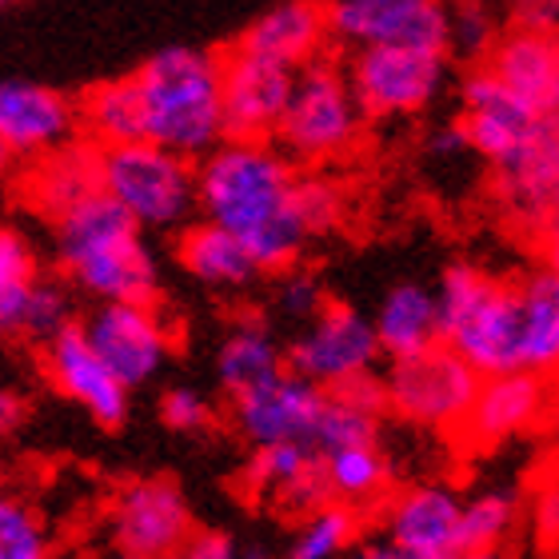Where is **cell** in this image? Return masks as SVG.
<instances>
[{"label":"cell","mask_w":559,"mask_h":559,"mask_svg":"<svg viewBox=\"0 0 559 559\" xmlns=\"http://www.w3.org/2000/svg\"><path fill=\"white\" fill-rule=\"evenodd\" d=\"M0 559H48V527L33 503L0 500Z\"/></svg>","instance_id":"obj_35"},{"label":"cell","mask_w":559,"mask_h":559,"mask_svg":"<svg viewBox=\"0 0 559 559\" xmlns=\"http://www.w3.org/2000/svg\"><path fill=\"white\" fill-rule=\"evenodd\" d=\"M460 527H464V500L443 484H419L388 500V539L419 559L455 556Z\"/></svg>","instance_id":"obj_20"},{"label":"cell","mask_w":559,"mask_h":559,"mask_svg":"<svg viewBox=\"0 0 559 559\" xmlns=\"http://www.w3.org/2000/svg\"><path fill=\"white\" fill-rule=\"evenodd\" d=\"M164 559H180V556H164Z\"/></svg>","instance_id":"obj_53"},{"label":"cell","mask_w":559,"mask_h":559,"mask_svg":"<svg viewBox=\"0 0 559 559\" xmlns=\"http://www.w3.org/2000/svg\"><path fill=\"white\" fill-rule=\"evenodd\" d=\"M328 400H332V392L324 384L284 368L264 384L233 396V424L252 448L284 440L312 443L316 448V428H320Z\"/></svg>","instance_id":"obj_13"},{"label":"cell","mask_w":559,"mask_h":559,"mask_svg":"<svg viewBox=\"0 0 559 559\" xmlns=\"http://www.w3.org/2000/svg\"><path fill=\"white\" fill-rule=\"evenodd\" d=\"M81 136V108L69 96L33 81L0 84V152L28 164Z\"/></svg>","instance_id":"obj_18"},{"label":"cell","mask_w":559,"mask_h":559,"mask_svg":"<svg viewBox=\"0 0 559 559\" xmlns=\"http://www.w3.org/2000/svg\"><path fill=\"white\" fill-rule=\"evenodd\" d=\"M72 324V296L69 284L57 276H40L36 280L33 296L24 304L21 312V328H16V340H28V344H48V340L64 332Z\"/></svg>","instance_id":"obj_34"},{"label":"cell","mask_w":559,"mask_h":559,"mask_svg":"<svg viewBox=\"0 0 559 559\" xmlns=\"http://www.w3.org/2000/svg\"><path fill=\"white\" fill-rule=\"evenodd\" d=\"M160 424L168 431H180V436H197V431L212 428V404L197 388L176 384L160 396Z\"/></svg>","instance_id":"obj_41"},{"label":"cell","mask_w":559,"mask_h":559,"mask_svg":"<svg viewBox=\"0 0 559 559\" xmlns=\"http://www.w3.org/2000/svg\"><path fill=\"white\" fill-rule=\"evenodd\" d=\"M272 304H276V312L284 316V320L308 324V320H316V316L324 312L328 292H324V284H320L316 272H308V269L296 264V269L280 272L276 292H272Z\"/></svg>","instance_id":"obj_40"},{"label":"cell","mask_w":559,"mask_h":559,"mask_svg":"<svg viewBox=\"0 0 559 559\" xmlns=\"http://www.w3.org/2000/svg\"><path fill=\"white\" fill-rule=\"evenodd\" d=\"M292 64H280L272 57L248 52L233 45L224 48V117L228 136H276L284 108L296 88Z\"/></svg>","instance_id":"obj_17"},{"label":"cell","mask_w":559,"mask_h":559,"mask_svg":"<svg viewBox=\"0 0 559 559\" xmlns=\"http://www.w3.org/2000/svg\"><path fill=\"white\" fill-rule=\"evenodd\" d=\"M372 324L388 360H408V356H419V352L443 344L440 296H436V288H424V284L388 288Z\"/></svg>","instance_id":"obj_26"},{"label":"cell","mask_w":559,"mask_h":559,"mask_svg":"<svg viewBox=\"0 0 559 559\" xmlns=\"http://www.w3.org/2000/svg\"><path fill=\"white\" fill-rule=\"evenodd\" d=\"M536 536L544 544H559V479L539 491L536 500Z\"/></svg>","instance_id":"obj_46"},{"label":"cell","mask_w":559,"mask_h":559,"mask_svg":"<svg viewBox=\"0 0 559 559\" xmlns=\"http://www.w3.org/2000/svg\"><path fill=\"white\" fill-rule=\"evenodd\" d=\"M548 412V376L536 372H503L484 376L479 396L467 412L460 436L479 448H496V443L512 440L520 431L536 428Z\"/></svg>","instance_id":"obj_21"},{"label":"cell","mask_w":559,"mask_h":559,"mask_svg":"<svg viewBox=\"0 0 559 559\" xmlns=\"http://www.w3.org/2000/svg\"><path fill=\"white\" fill-rule=\"evenodd\" d=\"M352 559H419L412 556V551H404L400 544H392V539H372V544H364V548L352 551Z\"/></svg>","instance_id":"obj_48"},{"label":"cell","mask_w":559,"mask_h":559,"mask_svg":"<svg viewBox=\"0 0 559 559\" xmlns=\"http://www.w3.org/2000/svg\"><path fill=\"white\" fill-rule=\"evenodd\" d=\"M180 559H245V548L228 532H197Z\"/></svg>","instance_id":"obj_44"},{"label":"cell","mask_w":559,"mask_h":559,"mask_svg":"<svg viewBox=\"0 0 559 559\" xmlns=\"http://www.w3.org/2000/svg\"><path fill=\"white\" fill-rule=\"evenodd\" d=\"M491 192L527 236L559 209V117H539L536 132L508 160L491 164Z\"/></svg>","instance_id":"obj_14"},{"label":"cell","mask_w":559,"mask_h":559,"mask_svg":"<svg viewBox=\"0 0 559 559\" xmlns=\"http://www.w3.org/2000/svg\"><path fill=\"white\" fill-rule=\"evenodd\" d=\"M4 4H12V0H4Z\"/></svg>","instance_id":"obj_54"},{"label":"cell","mask_w":559,"mask_h":559,"mask_svg":"<svg viewBox=\"0 0 559 559\" xmlns=\"http://www.w3.org/2000/svg\"><path fill=\"white\" fill-rule=\"evenodd\" d=\"M532 245H536V252H539V264L559 272V209L532 233Z\"/></svg>","instance_id":"obj_47"},{"label":"cell","mask_w":559,"mask_h":559,"mask_svg":"<svg viewBox=\"0 0 559 559\" xmlns=\"http://www.w3.org/2000/svg\"><path fill=\"white\" fill-rule=\"evenodd\" d=\"M440 328L479 376L527 372L520 280H500L476 264H452L440 276Z\"/></svg>","instance_id":"obj_4"},{"label":"cell","mask_w":559,"mask_h":559,"mask_svg":"<svg viewBox=\"0 0 559 559\" xmlns=\"http://www.w3.org/2000/svg\"><path fill=\"white\" fill-rule=\"evenodd\" d=\"M288 368V348H280L272 324L260 312L236 316L216 348V384L233 400Z\"/></svg>","instance_id":"obj_25"},{"label":"cell","mask_w":559,"mask_h":559,"mask_svg":"<svg viewBox=\"0 0 559 559\" xmlns=\"http://www.w3.org/2000/svg\"><path fill=\"white\" fill-rule=\"evenodd\" d=\"M328 21L344 48L408 45L452 57V4L443 0H328Z\"/></svg>","instance_id":"obj_9"},{"label":"cell","mask_w":559,"mask_h":559,"mask_svg":"<svg viewBox=\"0 0 559 559\" xmlns=\"http://www.w3.org/2000/svg\"><path fill=\"white\" fill-rule=\"evenodd\" d=\"M443 559H503L500 551H455V556H443Z\"/></svg>","instance_id":"obj_50"},{"label":"cell","mask_w":559,"mask_h":559,"mask_svg":"<svg viewBox=\"0 0 559 559\" xmlns=\"http://www.w3.org/2000/svg\"><path fill=\"white\" fill-rule=\"evenodd\" d=\"M496 40H500V33H496L491 9H484L479 0H455L452 4V57L484 64Z\"/></svg>","instance_id":"obj_39"},{"label":"cell","mask_w":559,"mask_h":559,"mask_svg":"<svg viewBox=\"0 0 559 559\" xmlns=\"http://www.w3.org/2000/svg\"><path fill=\"white\" fill-rule=\"evenodd\" d=\"M424 148L431 152V156H440V160H452V156H460V152H472V140H467V129L464 120H443V124H436V129L428 132V140H424Z\"/></svg>","instance_id":"obj_45"},{"label":"cell","mask_w":559,"mask_h":559,"mask_svg":"<svg viewBox=\"0 0 559 559\" xmlns=\"http://www.w3.org/2000/svg\"><path fill=\"white\" fill-rule=\"evenodd\" d=\"M324 460H328L332 488H336V500L368 503V500H376V496H384L388 479H392V467H388L380 443L340 448V452H328Z\"/></svg>","instance_id":"obj_32"},{"label":"cell","mask_w":559,"mask_h":559,"mask_svg":"<svg viewBox=\"0 0 559 559\" xmlns=\"http://www.w3.org/2000/svg\"><path fill=\"white\" fill-rule=\"evenodd\" d=\"M144 224L100 188L52 224V257L60 276L100 300H160V264L144 240Z\"/></svg>","instance_id":"obj_2"},{"label":"cell","mask_w":559,"mask_h":559,"mask_svg":"<svg viewBox=\"0 0 559 559\" xmlns=\"http://www.w3.org/2000/svg\"><path fill=\"white\" fill-rule=\"evenodd\" d=\"M380 419L372 412H360L344 400H328L320 428H316V452H340V448H360V443H380Z\"/></svg>","instance_id":"obj_36"},{"label":"cell","mask_w":559,"mask_h":559,"mask_svg":"<svg viewBox=\"0 0 559 559\" xmlns=\"http://www.w3.org/2000/svg\"><path fill=\"white\" fill-rule=\"evenodd\" d=\"M272 500H276V508L284 515H300V520H308L312 512H320V508H328V503L336 500V488H332V476H328L324 452H316L312 460H308V464H304L300 472L272 496Z\"/></svg>","instance_id":"obj_38"},{"label":"cell","mask_w":559,"mask_h":559,"mask_svg":"<svg viewBox=\"0 0 559 559\" xmlns=\"http://www.w3.org/2000/svg\"><path fill=\"white\" fill-rule=\"evenodd\" d=\"M245 559H272V556H269L264 548H257V544H248V548H245Z\"/></svg>","instance_id":"obj_51"},{"label":"cell","mask_w":559,"mask_h":559,"mask_svg":"<svg viewBox=\"0 0 559 559\" xmlns=\"http://www.w3.org/2000/svg\"><path fill=\"white\" fill-rule=\"evenodd\" d=\"M524 515L520 488H484L464 500V527H460V551H500Z\"/></svg>","instance_id":"obj_29"},{"label":"cell","mask_w":559,"mask_h":559,"mask_svg":"<svg viewBox=\"0 0 559 559\" xmlns=\"http://www.w3.org/2000/svg\"><path fill=\"white\" fill-rule=\"evenodd\" d=\"M384 348L376 336V324L344 300H328L324 312L300 328V336L288 344V368L308 376L328 392L352 376L376 372Z\"/></svg>","instance_id":"obj_10"},{"label":"cell","mask_w":559,"mask_h":559,"mask_svg":"<svg viewBox=\"0 0 559 559\" xmlns=\"http://www.w3.org/2000/svg\"><path fill=\"white\" fill-rule=\"evenodd\" d=\"M21 424H24V400L16 392H0V431L12 436Z\"/></svg>","instance_id":"obj_49"},{"label":"cell","mask_w":559,"mask_h":559,"mask_svg":"<svg viewBox=\"0 0 559 559\" xmlns=\"http://www.w3.org/2000/svg\"><path fill=\"white\" fill-rule=\"evenodd\" d=\"M36 280H40V260H36L33 240L21 228L4 224L0 228V328H4V336H16Z\"/></svg>","instance_id":"obj_30"},{"label":"cell","mask_w":559,"mask_h":559,"mask_svg":"<svg viewBox=\"0 0 559 559\" xmlns=\"http://www.w3.org/2000/svg\"><path fill=\"white\" fill-rule=\"evenodd\" d=\"M364 524L356 503L332 500L328 508L300 520V532L292 539L288 559H340L348 548H356Z\"/></svg>","instance_id":"obj_31"},{"label":"cell","mask_w":559,"mask_h":559,"mask_svg":"<svg viewBox=\"0 0 559 559\" xmlns=\"http://www.w3.org/2000/svg\"><path fill=\"white\" fill-rule=\"evenodd\" d=\"M100 188H105V148L84 132L72 136L69 144L21 164V176H16L21 204L48 224H57L64 212H72L81 200L96 197Z\"/></svg>","instance_id":"obj_16"},{"label":"cell","mask_w":559,"mask_h":559,"mask_svg":"<svg viewBox=\"0 0 559 559\" xmlns=\"http://www.w3.org/2000/svg\"><path fill=\"white\" fill-rule=\"evenodd\" d=\"M539 117H559V36L508 28L484 60Z\"/></svg>","instance_id":"obj_22"},{"label":"cell","mask_w":559,"mask_h":559,"mask_svg":"<svg viewBox=\"0 0 559 559\" xmlns=\"http://www.w3.org/2000/svg\"><path fill=\"white\" fill-rule=\"evenodd\" d=\"M348 81L368 120H396L428 112L448 84V52L408 45L348 48Z\"/></svg>","instance_id":"obj_8"},{"label":"cell","mask_w":559,"mask_h":559,"mask_svg":"<svg viewBox=\"0 0 559 559\" xmlns=\"http://www.w3.org/2000/svg\"><path fill=\"white\" fill-rule=\"evenodd\" d=\"M460 108L472 152H479L488 164L508 160L539 124V112H532L488 64H472V72L460 81Z\"/></svg>","instance_id":"obj_19"},{"label":"cell","mask_w":559,"mask_h":559,"mask_svg":"<svg viewBox=\"0 0 559 559\" xmlns=\"http://www.w3.org/2000/svg\"><path fill=\"white\" fill-rule=\"evenodd\" d=\"M236 45L280 60V64H292V69H304L316 57H324L332 45L328 0H280L236 36Z\"/></svg>","instance_id":"obj_23"},{"label":"cell","mask_w":559,"mask_h":559,"mask_svg":"<svg viewBox=\"0 0 559 559\" xmlns=\"http://www.w3.org/2000/svg\"><path fill=\"white\" fill-rule=\"evenodd\" d=\"M312 455H316L312 443H296V440L260 443V448H252V455H248L240 484H245V491L252 496V500L276 496V491L284 488V484H288V479L296 476L308 460H312Z\"/></svg>","instance_id":"obj_33"},{"label":"cell","mask_w":559,"mask_h":559,"mask_svg":"<svg viewBox=\"0 0 559 559\" xmlns=\"http://www.w3.org/2000/svg\"><path fill=\"white\" fill-rule=\"evenodd\" d=\"M296 209H300L308 233L328 236L344 221L348 192L340 188V180H332L324 173H300V180H296Z\"/></svg>","instance_id":"obj_37"},{"label":"cell","mask_w":559,"mask_h":559,"mask_svg":"<svg viewBox=\"0 0 559 559\" xmlns=\"http://www.w3.org/2000/svg\"><path fill=\"white\" fill-rule=\"evenodd\" d=\"M508 21L512 28L559 36V0H508Z\"/></svg>","instance_id":"obj_43"},{"label":"cell","mask_w":559,"mask_h":559,"mask_svg":"<svg viewBox=\"0 0 559 559\" xmlns=\"http://www.w3.org/2000/svg\"><path fill=\"white\" fill-rule=\"evenodd\" d=\"M40 368H45L48 384L57 388L64 400L81 404L100 428L117 431L129 419L132 388L96 352V344L84 332V320H72L64 332L40 344Z\"/></svg>","instance_id":"obj_11"},{"label":"cell","mask_w":559,"mask_h":559,"mask_svg":"<svg viewBox=\"0 0 559 559\" xmlns=\"http://www.w3.org/2000/svg\"><path fill=\"white\" fill-rule=\"evenodd\" d=\"M384 380L392 416L431 431L464 428L467 412L479 396V384H484V376L452 344H436L408 360H388Z\"/></svg>","instance_id":"obj_7"},{"label":"cell","mask_w":559,"mask_h":559,"mask_svg":"<svg viewBox=\"0 0 559 559\" xmlns=\"http://www.w3.org/2000/svg\"><path fill=\"white\" fill-rule=\"evenodd\" d=\"M148 108V136L200 160L228 136L224 117V52L164 48L136 72Z\"/></svg>","instance_id":"obj_3"},{"label":"cell","mask_w":559,"mask_h":559,"mask_svg":"<svg viewBox=\"0 0 559 559\" xmlns=\"http://www.w3.org/2000/svg\"><path fill=\"white\" fill-rule=\"evenodd\" d=\"M192 536V508L173 479H136L112 503V548L164 559L180 556Z\"/></svg>","instance_id":"obj_15"},{"label":"cell","mask_w":559,"mask_h":559,"mask_svg":"<svg viewBox=\"0 0 559 559\" xmlns=\"http://www.w3.org/2000/svg\"><path fill=\"white\" fill-rule=\"evenodd\" d=\"M520 296H524L527 372L559 380V272L539 264L520 280Z\"/></svg>","instance_id":"obj_28"},{"label":"cell","mask_w":559,"mask_h":559,"mask_svg":"<svg viewBox=\"0 0 559 559\" xmlns=\"http://www.w3.org/2000/svg\"><path fill=\"white\" fill-rule=\"evenodd\" d=\"M200 216L233 228L257 257L260 272L280 276L300 264L312 240L300 209V164L280 148L276 136H224L197 160Z\"/></svg>","instance_id":"obj_1"},{"label":"cell","mask_w":559,"mask_h":559,"mask_svg":"<svg viewBox=\"0 0 559 559\" xmlns=\"http://www.w3.org/2000/svg\"><path fill=\"white\" fill-rule=\"evenodd\" d=\"M176 264L192 280H200L204 288L221 292H240L257 276H264L252 257V248L224 224L200 216V221L185 224L176 236Z\"/></svg>","instance_id":"obj_24"},{"label":"cell","mask_w":559,"mask_h":559,"mask_svg":"<svg viewBox=\"0 0 559 559\" xmlns=\"http://www.w3.org/2000/svg\"><path fill=\"white\" fill-rule=\"evenodd\" d=\"M84 332L129 388H144L173 356V328L156 304L100 300L84 316Z\"/></svg>","instance_id":"obj_12"},{"label":"cell","mask_w":559,"mask_h":559,"mask_svg":"<svg viewBox=\"0 0 559 559\" xmlns=\"http://www.w3.org/2000/svg\"><path fill=\"white\" fill-rule=\"evenodd\" d=\"M368 112L348 81V64L316 57L296 72V88L276 129V144L300 168H324L360 148Z\"/></svg>","instance_id":"obj_5"},{"label":"cell","mask_w":559,"mask_h":559,"mask_svg":"<svg viewBox=\"0 0 559 559\" xmlns=\"http://www.w3.org/2000/svg\"><path fill=\"white\" fill-rule=\"evenodd\" d=\"M76 108H81V132L96 140L100 148L148 140V108H144V88H140L136 72L93 84L76 100Z\"/></svg>","instance_id":"obj_27"},{"label":"cell","mask_w":559,"mask_h":559,"mask_svg":"<svg viewBox=\"0 0 559 559\" xmlns=\"http://www.w3.org/2000/svg\"><path fill=\"white\" fill-rule=\"evenodd\" d=\"M105 192L120 200L148 233H173L200 212L197 160L160 140L105 148Z\"/></svg>","instance_id":"obj_6"},{"label":"cell","mask_w":559,"mask_h":559,"mask_svg":"<svg viewBox=\"0 0 559 559\" xmlns=\"http://www.w3.org/2000/svg\"><path fill=\"white\" fill-rule=\"evenodd\" d=\"M332 396L352 404V408L360 412H372V416H388L392 412V400H388V380L376 372H364V376H352L344 384L332 388Z\"/></svg>","instance_id":"obj_42"},{"label":"cell","mask_w":559,"mask_h":559,"mask_svg":"<svg viewBox=\"0 0 559 559\" xmlns=\"http://www.w3.org/2000/svg\"><path fill=\"white\" fill-rule=\"evenodd\" d=\"M108 559H144V556H136V551H124V548H117Z\"/></svg>","instance_id":"obj_52"}]
</instances>
